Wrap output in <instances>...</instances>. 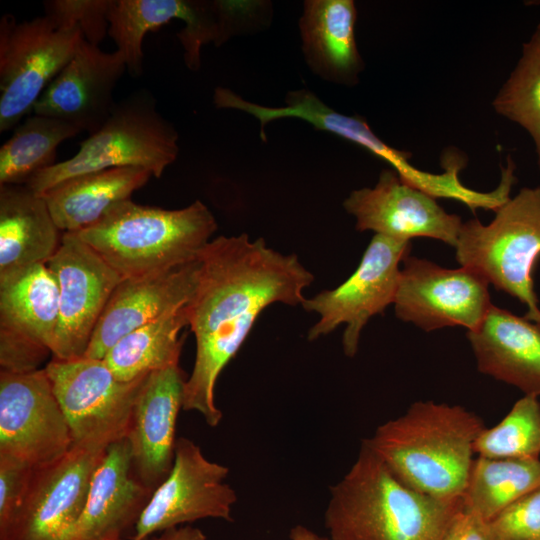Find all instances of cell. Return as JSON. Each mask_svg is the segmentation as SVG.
Returning a JSON list of instances; mask_svg holds the SVG:
<instances>
[{
	"label": "cell",
	"mask_w": 540,
	"mask_h": 540,
	"mask_svg": "<svg viewBox=\"0 0 540 540\" xmlns=\"http://www.w3.org/2000/svg\"><path fill=\"white\" fill-rule=\"evenodd\" d=\"M199 260L195 289L185 306L196 354L183 410L198 412L215 427L223 416L215 403L219 375L262 311L273 303L302 305L314 275L297 255L269 248L263 238L251 241L245 233L211 240Z\"/></svg>",
	"instance_id": "1"
},
{
	"label": "cell",
	"mask_w": 540,
	"mask_h": 540,
	"mask_svg": "<svg viewBox=\"0 0 540 540\" xmlns=\"http://www.w3.org/2000/svg\"><path fill=\"white\" fill-rule=\"evenodd\" d=\"M461 506L401 482L364 439L330 488L324 523L331 540H441Z\"/></svg>",
	"instance_id": "2"
},
{
	"label": "cell",
	"mask_w": 540,
	"mask_h": 540,
	"mask_svg": "<svg viewBox=\"0 0 540 540\" xmlns=\"http://www.w3.org/2000/svg\"><path fill=\"white\" fill-rule=\"evenodd\" d=\"M482 419L457 405L419 401L365 439L404 484L444 501H459Z\"/></svg>",
	"instance_id": "3"
},
{
	"label": "cell",
	"mask_w": 540,
	"mask_h": 540,
	"mask_svg": "<svg viewBox=\"0 0 540 540\" xmlns=\"http://www.w3.org/2000/svg\"><path fill=\"white\" fill-rule=\"evenodd\" d=\"M216 230L214 215L200 200L168 210L129 199L74 234L124 279L197 260Z\"/></svg>",
	"instance_id": "4"
},
{
	"label": "cell",
	"mask_w": 540,
	"mask_h": 540,
	"mask_svg": "<svg viewBox=\"0 0 540 540\" xmlns=\"http://www.w3.org/2000/svg\"><path fill=\"white\" fill-rule=\"evenodd\" d=\"M178 138L154 96L137 90L116 102L106 122L80 143L73 157L40 171L26 186L41 195L71 177L117 167L144 168L159 178L178 156Z\"/></svg>",
	"instance_id": "5"
},
{
	"label": "cell",
	"mask_w": 540,
	"mask_h": 540,
	"mask_svg": "<svg viewBox=\"0 0 540 540\" xmlns=\"http://www.w3.org/2000/svg\"><path fill=\"white\" fill-rule=\"evenodd\" d=\"M487 225L463 222L455 245L461 267L526 305L524 316L540 325L533 272L540 258V186L522 188Z\"/></svg>",
	"instance_id": "6"
},
{
	"label": "cell",
	"mask_w": 540,
	"mask_h": 540,
	"mask_svg": "<svg viewBox=\"0 0 540 540\" xmlns=\"http://www.w3.org/2000/svg\"><path fill=\"white\" fill-rule=\"evenodd\" d=\"M79 28L60 29L46 16L0 20V132L13 128L73 57Z\"/></svg>",
	"instance_id": "7"
},
{
	"label": "cell",
	"mask_w": 540,
	"mask_h": 540,
	"mask_svg": "<svg viewBox=\"0 0 540 540\" xmlns=\"http://www.w3.org/2000/svg\"><path fill=\"white\" fill-rule=\"evenodd\" d=\"M67 419L74 445L106 449L126 438L146 376L117 379L103 359L52 358L44 367Z\"/></svg>",
	"instance_id": "8"
},
{
	"label": "cell",
	"mask_w": 540,
	"mask_h": 540,
	"mask_svg": "<svg viewBox=\"0 0 540 540\" xmlns=\"http://www.w3.org/2000/svg\"><path fill=\"white\" fill-rule=\"evenodd\" d=\"M410 248V241L375 234L359 266L345 282L302 303L306 311L320 316L309 329L308 340L328 335L345 324L343 351L347 357H354L361 331L369 319L382 314L394 303L401 272L399 265L409 255Z\"/></svg>",
	"instance_id": "9"
},
{
	"label": "cell",
	"mask_w": 540,
	"mask_h": 540,
	"mask_svg": "<svg viewBox=\"0 0 540 540\" xmlns=\"http://www.w3.org/2000/svg\"><path fill=\"white\" fill-rule=\"evenodd\" d=\"M228 473L226 466L206 458L192 440L178 438L172 469L152 493L131 540L205 518L232 521L237 495L225 482Z\"/></svg>",
	"instance_id": "10"
},
{
	"label": "cell",
	"mask_w": 540,
	"mask_h": 540,
	"mask_svg": "<svg viewBox=\"0 0 540 540\" xmlns=\"http://www.w3.org/2000/svg\"><path fill=\"white\" fill-rule=\"evenodd\" d=\"M74 445L45 368L0 372V455L41 467Z\"/></svg>",
	"instance_id": "11"
},
{
	"label": "cell",
	"mask_w": 540,
	"mask_h": 540,
	"mask_svg": "<svg viewBox=\"0 0 540 540\" xmlns=\"http://www.w3.org/2000/svg\"><path fill=\"white\" fill-rule=\"evenodd\" d=\"M46 265L57 280L60 295L52 358L84 357L108 300L123 278L71 232H63L58 250Z\"/></svg>",
	"instance_id": "12"
},
{
	"label": "cell",
	"mask_w": 540,
	"mask_h": 540,
	"mask_svg": "<svg viewBox=\"0 0 540 540\" xmlns=\"http://www.w3.org/2000/svg\"><path fill=\"white\" fill-rule=\"evenodd\" d=\"M394 300L396 316L425 331L462 326L475 329L492 303L489 283L473 271L443 268L408 255Z\"/></svg>",
	"instance_id": "13"
},
{
	"label": "cell",
	"mask_w": 540,
	"mask_h": 540,
	"mask_svg": "<svg viewBox=\"0 0 540 540\" xmlns=\"http://www.w3.org/2000/svg\"><path fill=\"white\" fill-rule=\"evenodd\" d=\"M105 450L73 445L60 459L35 467L10 540H67Z\"/></svg>",
	"instance_id": "14"
},
{
	"label": "cell",
	"mask_w": 540,
	"mask_h": 540,
	"mask_svg": "<svg viewBox=\"0 0 540 540\" xmlns=\"http://www.w3.org/2000/svg\"><path fill=\"white\" fill-rule=\"evenodd\" d=\"M345 210L356 219L358 231L400 241L427 237L456 245L463 224L447 213L430 194L401 180L392 169H384L373 188L352 191L344 200Z\"/></svg>",
	"instance_id": "15"
},
{
	"label": "cell",
	"mask_w": 540,
	"mask_h": 540,
	"mask_svg": "<svg viewBox=\"0 0 540 540\" xmlns=\"http://www.w3.org/2000/svg\"><path fill=\"white\" fill-rule=\"evenodd\" d=\"M126 70L121 52H105L82 37L36 102L34 114L58 118L91 135L110 116L116 104L113 91Z\"/></svg>",
	"instance_id": "16"
},
{
	"label": "cell",
	"mask_w": 540,
	"mask_h": 540,
	"mask_svg": "<svg viewBox=\"0 0 540 540\" xmlns=\"http://www.w3.org/2000/svg\"><path fill=\"white\" fill-rule=\"evenodd\" d=\"M185 374L179 365L148 374L136 398L127 433L133 471L150 491L169 475L176 421L183 409Z\"/></svg>",
	"instance_id": "17"
},
{
	"label": "cell",
	"mask_w": 540,
	"mask_h": 540,
	"mask_svg": "<svg viewBox=\"0 0 540 540\" xmlns=\"http://www.w3.org/2000/svg\"><path fill=\"white\" fill-rule=\"evenodd\" d=\"M199 266L198 258L162 272L122 279L108 300L84 357L103 359L123 336L186 305L195 289Z\"/></svg>",
	"instance_id": "18"
},
{
	"label": "cell",
	"mask_w": 540,
	"mask_h": 540,
	"mask_svg": "<svg viewBox=\"0 0 540 540\" xmlns=\"http://www.w3.org/2000/svg\"><path fill=\"white\" fill-rule=\"evenodd\" d=\"M108 35L125 58L133 77L143 72L142 44L149 31L173 19L183 20L178 32L184 55L200 57L201 47L212 40L215 30L214 1L192 0H110L107 12Z\"/></svg>",
	"instance_id": "19"
},
{
	"label": "cell",
	"mask_w": 540,
	"mask_h": 540,
	"mask_svg": "<svg viewBox=\"0 0 540 540\" xmlns=\"http://www.w3.org/2000/svg\"><path fill=\"white\" fill-rule=\"evenodd\" d=\"M152 493L133 471L127 438L109 445L67 540H122L124 531L136 525Z\"/></svg>",
	"instance_id": "20"
},
{
	"label": "cell",
	"mask_w": 540,
	"mask_h": 540,
	"mask_svg": "<svg viewBox=\"0 0 540 540\" xmlns=\"http://www.w3.org/2000/svg\"><path fill=\"white\" fill-rule=\"evenodd\" d=\"M467 337L481 373L540 395V325L493 304Z\"/></svg>",
	"instance_id": "21"
},
{
	"label": "cell",
	"mask_w": 540,
	"mask_h": 540,
	"mask_svg": "<svg viewBox=\"0 0 540 540\" xmlns=\"http://www.w3.org/2000/svg\"><path fill=\"white\" fill-rule=\"evenodd\" d=\"M352 0H306L299 19L301 49L309 69L328 82L354 86L364 70L355 39Z\"/></svg>",
	"instance_id": "22"
},
{
	"label": "cell",
	"mask_w": 540,
	"mask_h": 540,
	"mask_svg": "<svg viewBox=\"0 0 540 540\" xmlns=\"http://www.w3.org/2000/svg\"><path fill=\"white\" fill-rule=\"evenodd\" d=\"M62 235L42 195L26 185L0 186V280L46 264Z\"/></svg>",
	"instance_id": "23"
},
{
	"label": "cell",
	"mask_w": 540,
	"mask_h": 540,
	"mask_svg": "<svg viewBox=\"0 0 540 540\" xmlns=\"http://www.w3.org/2000/svg\"><path fill=\"white\" fill-rule=\"evenodd\" d=\"M152 173L139 167H117L66 179L43 194L62 232H78L98 222L114 205L131 199Z\"/></svg>",
	"instance_id": "24"
},
{
	"label": "cell",
	"mask_w": 540,
	"mask_h": 540,
	"mask_svg": "<svg viewBox=\"0 0 540 540\" xmlns=\"http://www.w3.org/2000/svg\"><path fill=\"white\" fill-rule=\"evenodd\" d=\"M57 280L46 264H35L0 280V332L51 351L59 320Z\"/></svg>",
	"instance_id": "25"
},
{
	"label": "cell",
	"mask_w": 540,
	"mask_h": 540,
	"mask_svg": "<svg viewBox=\"0 0 540 540\" xmlns=\"http://www.w3.org/2000/svg\"><path fill=\"white\" fill-rule=\"evenodd\" d=\"M185 306L133 330L110 348L103 360L117 379L130 382L179 365L183 345L179 333L188 326Z\"/></svg>",
	"instance_id": "26"
},
{
	"label": "cell",
	"mask_w": 540,
	"mask_h": 540,
	"mask_svg": "<svg viewBox=\"0 0 540 540\" xmlns=\"http://www.w3.org/2000/svg\"><path fill=\"white\" fill-rule=\"evenodd\" d=\"M540 486L539 458L473 460L463 506L488 522L517 499Z\"/></svg>",
	"instance_id": "27"
},
{
	"label": "cell",
	"mask_w": 540,
	"mask_h": 540,
	"mask_svg": "<svg viewBox=\"0 0 540 540\" xmlns=\"http://www.w3.org/2000/svg\"><path fill=\"white\" fill-rule=\"evenodd\" d=\"M81 132L58 118L27 117L0 148V186L26 185L40 171L55 164L57 147Z\"/></svg>",
	"instance_id": "28"
},
{
	"label": "cell",
	"mask_w": 540,
	"mask_h": 540,
	"mask_svg": "<svg viewBox=\"0 0 540 540\" xmlns=\"http://www.w3.org/2000/svg\"><path fill=\"white\" fill-rule=\"evenodd\" d=\"M492 106L531 136L540 168V23L523 44L521 57Z\"/></svg>",
	"instance_id": "29"
},
{
	"label": "cell",
	"mask_w": 540,
	"mask_h": 540,
	"mask_svg": "<svg viewBox=\"0 0 540 540\" xmlns=\"http://www.w3.org/2000/svg\"><path fill=\"white\" fill-rule=\"evenodd\" d=\"M474 453L488 458H539L540 402L525 395L494 427L484 429L474 443Z\"/></svg>",
	"instance_id": "30"
},
{
	"label": "cell",
	"mask_w": 540,
	"mask_h": 540,
	"mask_svg": "<svg viewBox=\"0 0 540 540\" xmlns=\"http://www.w3.org/2000/svg\"><path fill=\"white\" fill-rule=\"evenodd\" d=\"M110 0H50L44 2L45 16L57 28H79L82 37L99 46L108 34Z\"/></svg>",
	"instance_id": "31"
},
{
	"label": "cell",
	"mask_w": 540,
	"mask_h": 540,
	"mask_svg": "<svg viewBox=\"0 0 540 540\" xmlns=\"http://www.w3.org/2000/svg\"><path fill=\"white\" fill-rule=\"evenodd\" d=\"M487 540H540V486L486 522Z\"/></svg>",
	"instance_id": "32"
},
{
	"label": "cell",
	"mask_w": 540,
	"mask_h": 540,
	"mask_svg": "<svg viewBox=\"0 0 540 540\" xmlns=\"http://www.w3.org/2000/svg\"><path fill=\"white\" fill-rule=\"evenodd\" d=\"M34 467L0 455V540H10L25 503Z\"/></svg>",
	"instance_id": "33"
},
{
	"label": "cell",
	"mask_w": 540,
	"mask_h": 540,
	"mask_svg": "<svg viewBox=\"0 0 540 540\" xmlns=\"http://www.w3.org/2000/svg\"><path fill=\"white\" fill-rule=\"evenodd\" d=\"M441 540H487L486 522L462 504Z\"/></svg>",
	"instance_id": "34"
},
{
	"label": "cell",
	"mask_w": 540,
	"mask_h": 540,
	"mask_svg": "<svg viewBox=\"0 0 540 540\" xmlns=\"http://www.w3.org/2000/svg\"><path fill=\"white\" fill-rule=\"evenodd\" d=\"M154 540H206V536L198 528L177 526L162 531Z\"/></svg>",
	"instance_id": "35"
},
{
	"label": "cell",
	"mask_w": 540,
	"mask_h": 540,
	"mask_svg": "<svg viewBox=\"0 0 540 540\" xmlns=\"http://www.w3.org/2000/svg\"><path fill=\"white\" fill-rule=\"evenodd\" d=\"M289 538L290 540H331L330 538L318 535L303 525L293 527L290 531Z\"/></svg>",
	"instance_id": "36"
},
{
	"label": "cell",
	"mask_w": 540,
	"mask_h": 540,
	"mask_svg": "<svg viewBox=\"0 0 540 540\" xmlns=\"http://www.w3.org/2000/svg\"><path fill=\"white\" fill-rule=\"evenodd\" d=\"M143 540H154V537L151 536V537H148V538L143 539Z\"/></svg>",
	"instance_id": "37"
}]
</instances>
